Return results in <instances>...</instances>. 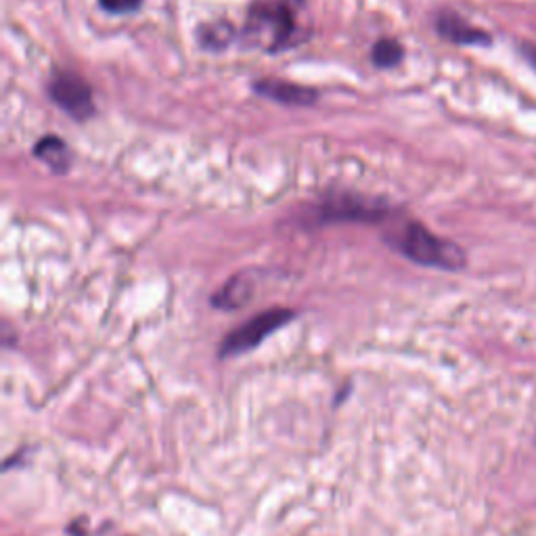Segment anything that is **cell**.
<instances>
[{
    "label": "cell",
    "mask_w": 536,
    "mask_h": 536,
    "mask_svg": "<svg viewBox=\"0 0 536 536\" xmlns=\"http://www.w3.org/2000/svg\"><path fill=\"white\" fill-rule=\"evenodd\" d=\"M243 38L266 53L296 47L306 38L304 0H252Z\"/></svg>",
    "instance_id": "6da1fadb"
},
{
    "label": "cell",
    "mask_w": 536,
    "mask_h": 536,
    "mask_svg": "<svg viewBox=\"0 0 536 536\" xmlns=\"http://www.w3.org/2000/svg\"><path fill=\"white\" fill-rule=\"evenodd\" d=\"M386 241L398 254L421 266L440 268V271H461L467 264V254L455 241L438 237L426 225L415 220H407L394 227Z\"/></svg>",
    "instance_id": "7a4b0ae2"
},
{
    "label": "cell",
    "mask_w": 536,
    "mask_h": 536,
    "mask_svg": "<svg viewBox=\"0 0 536 536\" xmlns=\"http://www.w3.org/2000/svg\"><path fill=\"white\" fill-rule=\"evenodd\" d=\"M294 319V312L287 308H271L264 310L248 323H243L239 329L231 331L227 340L220 346V356H237L260 346L268 335L275 333L279 327Z\"/></svg>",
    "instance_id": "3957f363"
},
{
    "label": "cell",
    "mask_w": 536,
    "mask_h": 536,
    "mask_svg": "<svg viewBox=\"0 0 536 536\" xmlns=\"http://www.w3.org/2000/svg\"><path fill=\"white\" fill-rule=\"evenodd\" d=\"M49 95L65 114H70L78 122L88 120L95 114L91 86L76 74H57L49 84Z\"/></svg>",
    "instance_id": "277c9868"
},
{
    "label": "cell",
    "mask_w": 536,
    "mask_h": 536,
    "mask_svg": "<svg viewBox=\"0 0 536 536\" xmlns=\"http://www.w3.org/2000/svg\"><path fill=\"white\" fill-rule=\"evenodd\" d=\"M388 216V208L384 204H375L371 199H363L356 195H335L329 197L325 204L317 210L319 222H379Z\"/></svg>",
    "instance_id": "5b68a950"
},
{
    "label": "cell",
    "mask_w": 536,
    "mask_h": 536,
    "mask_svg": "<svg viewBox=\"0 0 536 536\" xmlns=\"http://www.w3.org/2000/svg\"><path fill=\"white\" fill-rule=\"evenodd\" d=\"M436 32L444 40L461 44V47H488L493 42V36L482 28L469 24L465 17L455 11H440L436 15Z\"/></svg>",
    "instance_id": "8992f818"
},
{
    "label": "cell",
    "mask_w": 536,
    "mask_h": 536,
    "mask_svg": "<svg viewBox=\"0 0 536 536\" xmlns=\"http://www.w3.org/2000/svg\"><path fill=\"white\" fill-rule=\"evenodd\" d=\"M256 93L262 97L273 99L277 103L283 105H294V107H304V105H312L317 101V91H312V88L294 84V82H285V80H277V78H264L258 80L254 84Z\"/></svg>",
    "instance_id": "52a82bcc"
},
{
    "label": "cell",
    "mask_w": 536,
    "mask_h": 536,
    "mask_svg": "<svg viewBox=\"0 0 536 536\" xmlns=\"http://www.w3.org/2000/svg\"><path fill=\"white\" fill-rule=\"evenodd\" d=\"M252 292H254L252 279L245 277V275H235L225 287L220 289V292H216L212 304L222 308V310L239 308L252 298Z\"/></svg>",
    "instance_id": "ba28073f"
},
{
    "label": "cell",
    "mask_w": 536,
    "mask_h": 536,
    "mask_svg": "<svg viewBox=\"0 0 536 536\" xmlns=\"http://www.w3.org/2000/svg\"><path fill=\"white\" fill-rule=\"evenodd\" d=\"M34 155L57 174H63L70 168V149L65 147V143L59 137L40 139L38 145L34 147Z\"/></svg>",
    "instance_id": "9c48e42d"
},
{
    "label": "cell",
    "mask_w": 536,
    "mask_h": 536,
    "mask_svg": "<svg viewBox=\"0 0 536 536\" xmlns=\"http://www.w3.org/2000/svg\"><path fill=\"white\" fill-rule=\"evenodd\" d=\"M233 40V28L229 24H206L199 28V44L210 51H222Z\"/></svg>",
    "instance_id": "30bf717a"
},
{
    "label": "cell",
    "mask_w": 536,
    "mask_h": 536,
    "mask_svg": "<svg viewBox=\"0 0 536 536\" xmlns=\"http://www.w3.org/2000/svg\"><path fill=\"white\" fill-rule=\"evenodd\" d=\"M402 55H405V49L400 47V44L396 40H379L375 47H373V63L377 67H394L402 61Z\"/></svg>",
    "instance_id": "8fae6325"
},
{
    "label": "cell",
    "mask_w": 536,
    "mask_h": 536,
    "mask_svg": "<svg viewBox=\"0 0 536 536\" xmlns=\"http://www.w3.org/2000/svg\"><path fill=\"white\" fill-rule=\"evenodd\" d=\"M99 3L109 13H132L143 5V0H99Z\"/></svg>",
    "instance_id": "7c38bea8"
},
{
    "label": "cell",
    "mask_w": 536,
    "mask_h": 536,
    "mask_svg": "<svg viewBox=\"0 0 536 536\" xmlns=\"http://www.w3.org/2000/svg\"><path fill=\"white\" fill-rule=\"evenodd\" d=\"M520 55L522 59L536 72V44L532 42H520Z\"/></svg>",
    "instance_id": "4fadbf2b"
}]
</instances>
